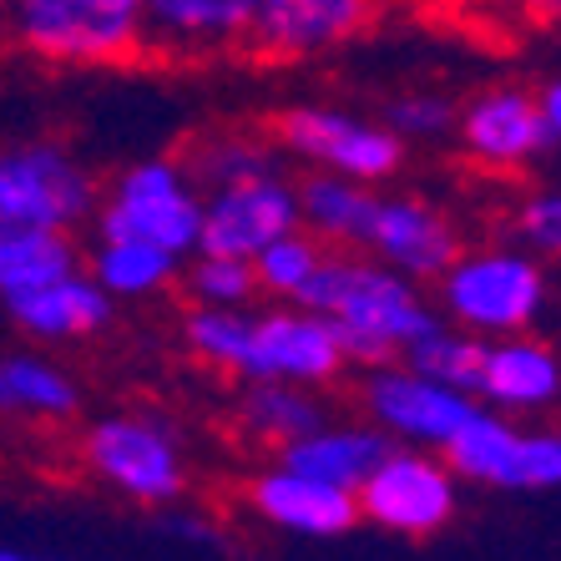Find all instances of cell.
Masks as SVG:
<instances>
[{"label": "cell", "mask_w": 561, "mask_h": 561, "mask_svg": "<svg viewBox=\"0 0 561 561\" xmlns=\"http://www.w3.org/2000/svg\"><path fill=\"white\" fill-rule=\"evenodd\" d=\"M385 0H263L249 31V56L309 61L350 46L379 21Z\"/></svg>", "instance_id": "5bb4252c"}, {"label": "cell", "mask_w": 561, "mask_h": 561, "mask_svg": "<svg viewBox=\"0 0 561 561\" xmlns=\"http://www.w3.org/2000/svg\"><path fill=\"white\" fill-rule=\"evenodd\" d=\"M435 309L481 340L526 334L547 309V259L526 253L511 238L460 249L435 278Z\"/></svg>", "instance_id": "7a4b0ae2"}, {"label": "cell", "mask_w": 561, "mask_h": 561, "mask_svg": "<svg viewBox=\"0 0 561 561\" xmlns=\"http://www.w3.org/2000/svg\"><path fill=\"white\" fill-rule=\"evenodd\" d=\"M81 268V249L71 233L51 228H0V304Z\"/></svg>", "instance_id": "d4e9b609"}, {"label": "cell", "mask_w": 561, "mask_h": 561, "mask_svg": "<svg viewBox=\"0 0 561 561\" xmlns=\"http://www.w3.org/2000/svg\"><path fill=\"white\" fill-rule=\"evenodd\" d=\"M102 183L61 142H0V228L77 233L96 213Z\"/></svg>", "instance_id": "52a82bcc"}, {"label": "cell", "mask_w": 561, "mask_h": 561, "mask_svg": "<svg viewBox=\"0 0 561 561\" xmlns=\"http://www.w3.org/2000/svg\"><path fill=\"white\" fill-rule=\"evenodd\" d=\"M92 228L96 238H131V243H152L178 259L197 253L203 187L187 172L183 152H157L122 168L96 197Z\"/></svg>", "instance_id": "3957f363"}, {"label": "cell", "mask_w": 561, "mask_h": 561, "mask_svg": "<svg viewBox=\"0 0 561 561\" xmlns=\"http://www.w3.org/2000/svg\"><path fill=\"white\" fill-rule=\"evenodd\" d=\"M178 284H183L187 299L208 304V309H249V304L259 299L253 263L249 259H233V253H208V249L187 253Z\"/></svg>", "instance_id": "f1b7e54d"}, {"label": "cell", "mask_w": 561, "mask_h": 561, "mask_svg": "<svg viewBox=\"0 0 561 561\" xmlns=\"http://www.w3.org/2000/svg\"><path fill=\"white\" fill-rule=\"evenodd\" d=\"M284 157H299L313 172H340L354 183L385 187L394 172L405 168V142L394 137L379 117L350 112V106H329V102H304L288 106L274 117V131Z\"/></svg>", "instance_id": "8992f818"}, {"label": "cell", "mask_w": 561, "mask_h": 561, "mask_svg": "<svg viewBox=\"0 0 561 561\" xmlns=\"http://www.w3.org/2000/svg\"><path fill=\"white\" fill-rule=\"evenodd\" d=\"M183 162L197 178V187L213 193V187L284 168V152H278V142L268 131H203V137H193L183 147Z\"/></svg>", "instance_id": "cb8c5ba5"}, {"label": "cell", "mask_w": 561, "mask_h": 561, "mask_svg": "<svg viewBox=\"0 0 561 561\" xmlns=\"http://www.w3.org/2000/svg\"><path fill=\"white\" fill-rule=\"evenodd\" d=\"M496 11H511L526 26H547V21H561V0H491Z\"/></svg>", "instance_id": "d6a6232c"}, {"label": "cell", "mask_w": 561, "mask_h": 561, "mask_svg": "<svg viewBox=\"0 0 561 561\" xmlns=\"http://www.w3.org/2000/svg\"><path fill=\"white\" fill-rule=\"evenodd\" d=\"M359 522L379 526L390 536H425L445 531L460 511V476L445 466L440 450H420V445H390L375 460L359 491H354Z\"/></svg>", "instance_id": "ba28073f"}, {"label": "cell", "mask_w": 561, "mask_h": 561, "mask_svg": "<svg viewBox=\"0 0 561 561\" xmlns=\"http://www.w3.org/2000/svg\"><path fill=\"white\" fill-rule=\"evenodd\" d=\"M359 405L369 425L390 445H420V450H445V440L460 431V420L476 410V394L410 369L405 359L365 369L359 379Z\"/></svg>", "instance_id": "9c48e42d"}, {"label": "cell", "mask_w": 561, "mask_h": 561, "mask_svg": "<svg viewBox=\"0 0 561 561\" xmlns=\"http://www.w3.org/2000/svg\"><path fill=\"white\" fill-rule=\"evenodd\" d=\"M456 106L445 92H431V87H410V92L390 96V106H385V127L400 137V142H445L450 131H456Z\"/></svg>", "instance_id": "f546056e"}, {"label": "cell", "mask_w": 561, "mask_h": 561, "mask_svg": "<svg viewBox=\"0 0 561 561\" xmlns=\"http://www.w3.org/2000/svg\"><path fill=\"white\" fill-rule=\"evenodd\" d=\"M263 0H147V56L213 61L243 51Z\"/></svg>", "instance_id": "2e32d148"}, {"label": "cell", "mask_w": 561, "mask_h": 561, "mask_svg": "<svg viewBox=\"0 0 561 561\" xmlns=\"http://www.w3.org/2000/svg\"><path fill=\"white\" fill-rule=\"evenodd\" d=\"M299 228V183L284 168L243 178V183L213 187L203 193V233L197 249L208 253H233V259H253L274 238Z\"/></svg>", "instance_id": "8fae6325"}, {"label": "cell", "mask_w": 561, "mask_h": 561, "mask_svg": "<svg viewBox=\"0 0 561 561\" xmlns=\"http://www.w3.org/2000/svg\"><path fill=\"white\" fill-rule=\"evenodd\" d=\"M5 36L56 66H117L147 51V0H15Z\"/></svg>", "instance_id": "277c9868"}, {"label": "cell", "mask_w": 561, "mask_h": 561, "mask_svg": "<svg viewBox=\"0 0 561 561\" xmlns=\"http://www.w3.org/2000/svg\"><path fill=\"white\" fill-rule=\"evenodd\" d=\"M536 106H541V122H547L551 147H561V77H551L541 92H536Z\"/></svg>", "instance_id": "836d02e7"}, {"label": "cell", "mask_w": 561, "mask_h": 561, "mask_svg": "<svg viewBox=\"0 0 561 561\" xmlns=\"http://www.w3.org/2000/svg\"><path fill=\"white\" fill-rule=\"evenodd\" d=\"M112 309L117 304L106 299V288L96 284L87 268H71V274L51 278L41 288H26L5 299V313L11 324L36 344H81L96 340L106 324H112Z\"/></svg>", "instance_id": "ac0fdd59"}, {"label": "cell", "mask_w": 561, "mask_h": 561, "mask_svg": "<svg viewBox=\"0 0 561 561\" xmlns=\"http://www.w3.org/2000/svg\"><path fill=\"white\" fill-rule=\"evenodd\" d=\"M557 485H561V431H551V425L526 431L522 425L501 491H557Z\"/></svg>", "instance_id": "4dcf8cb0"}, {"label": "cell", "mask_w": 561, "mask_h": 561, "mask_svg": "<svg viewBox=\"0 0 561 561\" xmlns=\"http://www.w3.org/2000/svg\"><path fill=\"white\" fill-rule=\"evenodd\" d=\"M511 243H522L536 259H561V187L526 193L506 218Z\"/></svg>", "instance_id": "1f68e13d"}, {"label": "cell", "mask_w": 561, "mask_h": 561, "mask_svg": "<svg viewBox=\"0 0 561 561\" xmlns=\"http://www.w3.org/2000/svg\"><path fill=\"white\" fill-rule=\"evenodd\" d=\"M77 405V379H71V369L56 365L51 354H0V415L71 420Z\"/></svg>", "instance_id": "603a6c76"}, {"label": "cell", "mask_w": 561, "mask_h": 561, "mask_svg": "<svg viewBox=\"0 0 561 561\" xmlns=\"http://www.w3.org/2000/svg\"><path fill=\"white\" fill-rule=\"evenodd\" d=\"M243 501L263 526H274L284 536H304V541H334V536L354 531V522H359L354 491L313 481L304 470H288L284 460L263 466L243 485Z\"/></svg>", "instance_id": "9a60e30c"}, {"label": "cell", "mask_w": 561, "mask_h": 561, "mask_svg": "<svg viewBox=\"0 0 561 561\" xmlns=\"http://www.w3.org/2000/svg\"><path fill=\"white\" fill-rule=\"evenodd\" d=\"M81 268L106 288L112 304H142V299H162V294L178 288L183 259L152 249V243H131V238H96Z\"/></svg>", "instance_id": "44dd1931"}, {"label": "cell", "mask_w": 561, "mask_h": 561, "mask_svg": "<svg viewBox=\"0 0 561 561\" xmlns=\"http://www.w3.org/2000/svg\"><path fill=\"white\" fill-rule=\"evenodd\" d=\"M481 350H485L481 334H470V329L450 324V319H435V324L425 329V334H420V340L410 344L400 359H405L410 369H420V375L445 379V385H456V390L476 394V375H481Z\"/></svg>", "instance_id": "484cf974"}, {"label": "cell", "mask_w": 561, "mask_h": 561, "mask_svg": "<svg viewBox=\"0 0 561 561\" xmlns=\"http://www.w3.org/2000/svg\"><path fill=\"white\" fill-rule=\"evenodd\" d=\"M0 561H21V557H15V551H0Z\"/></svg>", "instance_id": "d590c367"}, {"label": "cell", "mask_w": 561, "mask_h": 561, "mask_svg": "<svg viewBox=\"0 0 561 561\" xmlns=\"http://www.w3.org/2000/svg\"><path fill=\"white\" fill-rule=\"evenodd\" d=\"M238 431L249 435L253 445H268V450H284L299 435H309L313 425H324V405L319 394L304 390V385H278V379H243V394L233 405Z\"/></svg>", "instance_id": "7402d4cb"}, {"label": "cell", "mask_w": 561, "mask_h": 561, "mask_svg": "<svg viewBox=\"0 0 561 561\" xmlns=\"http://www.w3.org/2000/svg\"><path fill=\"white\" fill-rule=\"evenodd\" d=\"M324 243L313 233H304V228H294V233L274 238L263 253H253V284H259L263 299L274 304H299L304 288L313 284V274H319V263H324Z\"/></svg>", "instance_id": "4316f807"}, {"label": "cell", "mask_w": 561, "mask_h": 561, "mask_svg": "<svg viewBox=\"0 0 561 561\" xmlns=\"http://www.w3.org/2000/svg\"><path fill=\"white\" fill-rule=\"evenodd\" d=\"M313 313H324L334 334H340L350 369H375L390 365L425 329L440 319L415 278L394 274L385 263H375L369 253H344L329 249L313 284L304 288V299Z\"/></svg>", "instance_id": "6da1fadb"}, {"label": "cell", "mask_w": 561, "mask_h": 561, "mask_svg": "<svg viewBox=\"0 0 561 561\" xmlns=\"http://www.w3.org/2000/svg\"><path fill=\"white\" fill-rule=\"evenodd\" d=\"M561 400V354L531 334H501L485 340L481 375H476V405L501 415H531Z\"/></svg>", "instance_id": "e0dca14e"}, {"label": "cell", "mask_w": 561, "mask_h": 561, "mask_svg": "<svg viewBox=\"0 0 561 561\" xmlns=\"http://www.w3.org/2000/svg\"><path fill=\"white\" fill-rule=\"evenodd\" d=\"M466 249L460 243L456 218L420 193H379L375 218H369L365 249L375 263L394 268V274L415 278V284H435L445 274V263Z\"/></svg>", "instance_id": "4fadbf2b"}, {"label": "cell", "mask_w": 561, "mask_h": 561, "mask_svg": "<svg viewBox=\"0 0 561 561\" xmlns=\"http://www.w3.org/2000/svg\"><path fill=\"white\" fill-rule=\"evenodd\" d=\"M375 203H379V187L340 178V172L309 168L299 178V228L319 238L324 249H344V253L365 249Z\"/></svg>", "instance_id": "ffe728a7"}, {"label": "cell", "mask_w": 561, "mask_h": 561, "mask_svg": "<svg viewBox=\"0 0 561 561\" xmlns=\"http://www.w3.org/2000/svg\"><path fill=\"white\" fill-rule=\"evenodd\" d=\"M81 460L106 491L131 506L168 511L187 491V445L152 410H117L81 431Z\"/></svg>", "instance_id": "5b68a950"}, {"label": "cell", "mask_w": 561, "mask_h": 561, "mask_svg": "<svg viewBox=\"0 0 561 561\" xmlns=\"http://www.w3.org/2000/svg\"><path fill=\"white\" fill-rule=\"evenodd\" d=\"M249 324H253V304L249 309H208V304H193V309L183 313V344L197 365L238 379L243 344H249Z\"/></svg>", "instance_id": "83f0119b"}, {"label": "cell", "mask_w": 561, "mask_h": 561, "mask_svg": "<svg viewBox=\"0 0 561 561\" xmlns=\"http://www.w3.org/2000/svg\"><path fill=\"white\" fill-rule=\"evenodd\" d=\"M21 561H36V557H21Z\"/></svg>", "instance_id": "8d00e7d4"}, {"label": "cell", "mask_w": 561, "mask_h": 561, "mask_svg": "<svg viewBox=\"0 0 561 561\" xmlns=\"http://www.w3.org/2000/svg\"><path fill=\"white\" fill-rule=\"evenodd\" d=\"M344 369H350V354L340 334L309 304H274V309L253 313L238 379H278V385L324 390L344 379Z\"/></svg>", "instance_id": "30bf717a"}, {"label": "cell", "mask_w": 561, "mask_h": 561, "mask_svg": "<svg viewBox=\"0 0 561 561\" xmlns=\"http://www.w3.org/2000/svg\"><path fill=\"white\" fill-rule=\"evenodd\" d=\"M11 5H15V0H0V31H5V15H11Z\"/></svg>", "instance_id": "e575fe53"}, {"label": "cell", "mask_w": 561, "mask_h": 561, "mask_svg": "<svg viewBox=\"0 0 561 561\" xmlns=\"http://www.w3.org/2000/svg\"><path fill=\"white\" fill-rule=\"evenodd\" d=\"M456 147L485 172H522L551 147L536 92L526 87H485L456 106Z\"/></svg>", "instance_id": "7c38bea8"}, {"label": "cell", "mask_w": 561, "mask_h": 561, "mask_svg": "<svg viewBox=\"0 0 561 561\" xmlns=\"http://www.w3.org/2000/svg\"><path fill=\"white\" fill-rule=\"evenodd\" d=\"M390 450V440L375 431V425H350V420H324V425H313L309 435H299L294 445L278 450L288 470H304L313 481L324 485H340V491H359L375 460Z\"/></svg>", "instance_id": "d6986e66"}]
</instances>
